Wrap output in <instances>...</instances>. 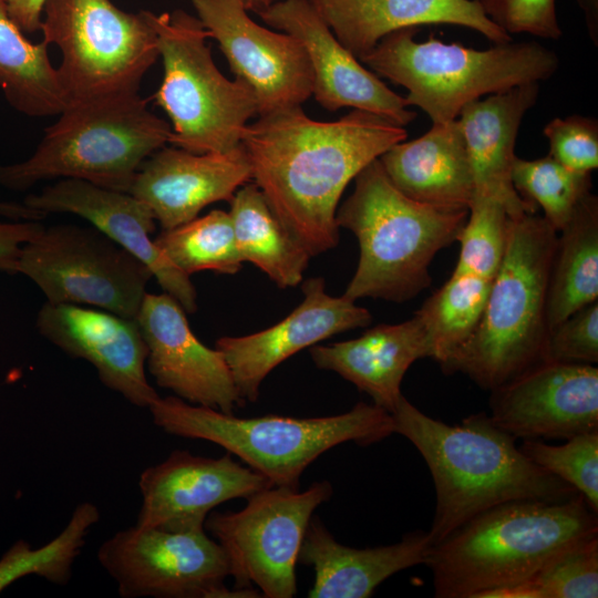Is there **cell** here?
Listing matches in <instances>:
<instances>
[{
	"instance_id": "6da1fadb",
	"label": "cell",
	"mask_w": 598,
	"mask_h": 598,
	"mask_svg": "<svg viewBox=\"0 0 598 598\" xmlns=\"http://www.w3.org/2000/svg\"><path fill=\"white\" fill-rule=\"evenodd\" d=\"M406 137L404 126L367 111L319 122L293 106L247 124L240 144L272 213L312 257L338 245L336 213L348 184Z\"/></svg>"
},
{
	"instance_id": "7a4b0ae2",
	"label": "cell",
	"mask_w": 598,
	"mask_h": 598,
	"mask_svg": "<svg viewBox=\"0 0 598 598\" xmlns=\"http://www.w3.org/2000/svg\"><path fill=\"white\" fill-rule=\"evenodd\" d=\"M391 415L395 433L416 447L433 478L431 545L494 506L523 499L560 502L579 494L526 457L516 439L484 412L451 425L424 414L402 395Z\"/></svg>"
},
{
	"instance_id": "3957f363",
	"label": "cell",
	"mask_w": 598,
	"mask_h": 598,
	"mask_svg": "<svg viewBox=\"0 0 598 598\" xmlns=\"http://www.w3.org/2000/svg\"><path fill=\"white\" fill-rule=\"evenodd\" d=\"M582 495L494 506L430 546L424 565L437 598H485L513 586L574 543L598 534Z\"/></svg>"
},
{
	"instance_id": "277c9868",
	"label": "cell",
	"mask_w": 598,
	"mask_h": 598,
	"mask_svg": "<svg viewBox=\"0 0 598 598\" xmlns=\"http://www.w3.org/2000/svg\"><path fill=\"white\" fill-rule=\"evenodd\" d=\"M558 233L543 217H509L506 248L478 324L441 368L484 390L545 361L549 334L547 290Z\"/></svg>"
},
{
	"instance_id": "5b68a950",
	"label": "cell",
	"mask_w": 598,
	"mask_h": 598,
	"mask_svg": "<svg viewBox=\"0 0 598 598\" xmlns=\"http://www.w3.org/2000/svg\"><path fill=\"white\" fill-rule=\"evenodd\" d=\"M468 210H447L411 199L379 158L355 177L353 193L336 213L338 227L357 237L360 256L343 296L402 302L431 283L435 255L456 241Z\"/></svg>"
},
{
	"instance_id": "8992f818",
	"label": "cell",
	"mask_w": 598,
	"mask_h": 598,
	"mask_svg": "<svg viewBox=\"0 0 598 598\" xmlns=\"http://www.w3.org/2000/svg\"><path fill=\"white\" fill-rule=\"evenodd\" d=\"M148 409L164 432L215 443L274 486L292 489L299 488L305 470L330 448L346 442L370 445L395 433L391 413L364 402L320 417H237L178 396H159Z\"/></svg>"
},
{
	"instance_id": "52a82bcc",
	"label": "cell",
	"mask_w": 598,
	"mask_h": 598,
	"mask_svg": "<svg viewBox=\"0 0 598 598\" xmlns=\"http://www.w3.org/2000/svg\"><path fill=\"white\" fill-rule=\"evenodd\" d=\"M59 115L30 157L0 165V186L25 190L40 181L75 178L128 193L141 165L172 134L138 93L75 101Z\"/></svg>"
},
{
	"instance_id": "ba28073f",
	"label": "cell",
	"mask_w": 598,
	"mask_h": 598,
	"mask_svg": "<svg viewBox=\"0 0 598 598\" xmlns=\"http://www.w3.org/2000/svg\"><path fill=\"white\" fill-rule=\"evenodd\" d=\"M417 27L391 32L360 61L375 74L408 90L409 106L425 112L433 124L457 118L467 103L517 85L548 80L559 58L537 42L495 43L486 50L417 42Z\"/></svg>"
},
{
	"instance_id": "9c48e42d",
	"label": "cell",
	"mask_w": 598,
	"mask_h": 598,
	"mask_svg": "<svg viewBox=\"0 0 598 598\" xmlns=\"http://www.w3.org/2000/svg\"><path fill=\"white\" fill-rule=\"evenodd\" d=\"M146 12L163 62L154 100L172 123L168 144L196 154L240 146L248 120L257 115L252 90L218 70L206 43L209 32L197 17L183 10Z\"/></svg>"
},
{
	"instance_id": "30bf717a",
	"label": "cell",
	"mask_w": 598,
	"mask_h": 598,
	"mask_svg": "<svg viewBox=\"0 0 598 598\" xmlns=\"http://www.w3.org/2000/svg\"><path fill=\"white\" fill-rule=\"evenodd\" d=\"M40 30L61 51L58 70L71 103L138 93L159 58L147 12L111 0H47Z\"/></svg>"
},
{
	"instance_id": "8fae6325",
	"label": "cell",
	"mask_w": 598,
	"mask_h": 598,
	"mask_svg": "<svg viewBox=\"0 0 598 598\" xmlns=\"http://www.w3.org/2000/svg\"><path fill=\"white\" fill-rule=\"evenodd\" d=\"M333 493L328 481L299 491L269 486L247 499L237 512H213L205 528L223 547L237 589L252 585L267 598L297 592L296 566L315 511Z\"/></svg>"
},
{
	"instance_id": "7c38bea8",
	"label": "cell",
	"mask_w": 598,
	"mask_h": 598,
	"mask_svg": "<svg viewBox=\"0 0 598 598\" xmlns=\"http://www.w3.org/2000/svg\"><path fill=\"white\" fill-rule=\"evenodd\" d=\"M17 274L51 303L86 305L135 319L153 277L140 259L95 227H44L23 245Z\"/></svg>"
},
{
	"instance_id": "4fadbf2b",
	"label": "cell",
	"mask_w": 598,
	"mask_h": 598,
	"mask_svg": "<svg viewBox=\"0 0 598 598\" xmlns=\"http://www.w3.org/2000/svg\"><path fill=\"white\" fill-rule=\"evenodd\" d=\"M97 560L124 598L261 597L258 590L228 589L227 556L205 524L182 527L134 525L99 548Z\"/></svg>"
},
{
	"instance_id": "5bb4252c",
	"label": "cell",
	"mask_w": 598,
	"mask_h": 598,
	"mask_svg": "<svg viewBox=\"0 0 598 598\" xmlns=\"http://www.w3.org/2000/svg\"><path fill=\"white\" fill-rule=\"evenodd\" d=\"M197 18L257 101V115L301 106L312 95L307 52L291 34L261 27L241 0H192Z\"/></svg>"
},
{
	"instance_id": "9a60e30c",
	"label": "cell",
	"mask_w": 598,
	"mask_h": 598,
	"mask_svg": "<svg viewBox=\"0 0 598 598\" xmlns=\"http://www.w3.org/2000/svg\"><path fill=\"white\" fill-rule=\"evenodd\" d=\"M491 419L523 440L598 432V368L543 361L493 389Z\"/></svg>"
},
{
	"instance_id": "2e32d148",
	"label": "cell",
	"mask_w": 598,
	"mask_h": 598,
	"mask_svg": "<svg viewBox=\"0 0 598 598\" xmlns=\"http://www.w3.org/2000/svg\"><path fill=\"white\" fill-rule=\"evenodd\" d=\"M257 14L271 28L291 34L302 44L312 71V94L326 110L353 107L401 126L416 117V113L408 109L405 97L388 87L340 43L308 0L276 1Z\"/></svg>"
},
{
	"instance_id": "e0dca14e",
	"label": "cell",
	"mask_w": 598,
	"mask_h": 598,
	"mask_svg": "<svg viewBox=\"0 0 598 598\" xmlns=\"http://www.w3.org/2000/svg\"><path fill=\"white\" fill-rule=\"evenodd\" d=\"M135 320L157 385L188 403L228 414L245 404L224 355L195 337L175 298L146 292Z\"/></svg>"
},
{
	"instance_id": "ac0fdd59",
	"label": "cell",
	"mask_w": 598,
	"mask_h": 598,
	"mask_svg": "<svg viewBox=\"0 0 598 598\" xmlns=\"http://www.w3.org/2000/svg\"><path fill=\"white\" fill-rule=\"evenodd\" d=\"M302 291V302L280 322L259 332L216 341L215 348L224 355L245 401H257L266 377L295 353L372 321L371 313L354 301L330 296L322 278L306 280Z\"/></svg>"
},
{
	"instance_id": "d6986e66",
	"label": "cell",
	"mask_w": 598,
	"mask_h": 598,
	"mask_svg": "<svg viewBox=\"0 0 598 598\" xmlns=\"http://www.w3.org/2000/svg\"><path fill=\"white\" fill-rule=\"evenodd\" d=\"M37 328L69 355L91 363L100 381L133 405L148 409L159 398L146 379L147 348L135 319L47 301L39 310Z\"/></svg>"
},
{
	"instance_id": "ffe728a7",
	"label": "cell",
	"mask_w": 598,
	"mask_h": 598,
	"mask_svg": "<svg viewBox=\"0 0 598 598\" xmlns=\"http://www.w3.org/2000/svg\"><path fill=\"white\" fill-rule=\"evenodd\" d=\"M142 506L136 525L182 527L205 524L217 505L274 486L264 475L236 462L230 453L204 457L173 451L145 468L138 480Z\"/></svg>"
},
{
	"instance_id": "44dd1931",
	"label": "cell",
	"mask_w": 598,
	"mask_h": 598,
	"mask_svg": "<svg viewBox=\"0 0 598 598\" xmlns=\"http://www.w3.org/2000/svg\"><path fill=\"white\" fill-rule=\"evenodd\" d=\"M23 203L45 215L70 213L84 218L146 265L162 289L185 312L196 311V290L189 276L175 267L151 239L156 219L150 207L131 193L61 178L40 193L28 195Z\"/></svg>"
},
{
	"instance_id": "7402d4cb",
	"label": "cell",
	"mask_w": 598,
	"mask_h": 598,
	"mask_svg": "<svg viewBox=\"0 0 598 598\" xmlns=\"http://www.w3.org/2000/svg\"><path fill=\"white\" fill-rule=\"evenodd\" d=\"M250 178L241 144L227 153L205 154L164 146L141 165L128 193L167 230L193 220L209 204L230 202Z\"/></svg>"
},
{
	"instance_id": "603a6c76",
	"label": "cell",
	"mask_w": 598,
	"mask_h": 598,
	"mask_svg": "<svg viewBox=\"0 0 598 598\" xmlns=\"http://www.w3.org/2000/svg\"><path fill=\"white\" fill-rule=\"evenodd\" d=\"M538 95V82L517 85L467 103L457 116L472 167L474 196L497 198L509 217L536 210V205L516 192L512 168L519 126Z\"/></svg>"
},
{
	"instance_id": "cb8c5ba5",
	"label": "cell",
	"mask_w": 598,
	"mask_h": 598,
	"mask_svg": "<svg viewBox=\"0 0 598 598\" xmlns=\"http://www.w3.org/2000/svg\"><path fill=\"white\" fill-rule=\"evenodd\" d=\"M308 1L358 60L389 33L423 24L465 27L495 43L512 41V35L485 14L478 0Z\"/></svg>"
},
{
	"instance_id": "d4e9b609",
	"label": "cell",
	"mask_w": 598,
	"mask_h": 598,
	"mask_svg": "<svg viewBox=\"0 0 598 598\" xmlns=\"http://www.w3.org/2000/svg\"><path fill=\"white\" fill-rule=\"evenodd\" d=\"M430 546L427 532L415 530L391 545L349 547L340 544L319 517L312 516L298 563L313 569L310 598H368L392 575L424 564Z\"/></svg>"
},
{
	"instance_id": "484cf974",
	"label": "cell",
	"mask_w": 598,
	"mask_h": 598,
	"mask_svg": "<svg viewBox=\"0 0 598 598\" xmlns=\"http://www.w3.org/2000/svg\"><path fill=\"white\" fill-rule=\"evenodd\" d=\"M310 354L317 368L338 373L391 413L403 395L406 371L416 360L430 358V347L414 315L401 323L378 324L355 339L316 344Z\"/></svg>"
},
{
	"instance_id": "4316f807",
	"label": "cell",
	"mask_w": 598,
	"mask_h": 598,
	"mask_svg": "<svg viewBox=\"0 0 598 598\" xmlns=\"http://www.w3.org/2000/svg\"><path fill=\"white\" fill-rule=\"evenodd\" d=\"M379 161L393 185L411 199L441 209L468 210L474 179L457 118L394 144Z\"/></svg>"
},
{
	"instance_id": "83f0119b",
	"label": "cell",
	"mask_w": 598,
	"mask_h": 598,
	"mask_svg": "<svg viewBox=\"0 0 598 598\" xmlns=\"http://www.w3.org/2000/svg\"><path fill=\"white\" fill-rule=\"evenodd\" d=\"M598 298V198L591 192L558 231L547 290L549 331Z\"/></svg>"
},
{
	"instance_id": "f1b7e54d",
	"label": "cell",
	"mask_w": 598,
	"mask_h": 598,
	"mask_svg": "<svg viewBox=\"0 0 598 598\" xmlns=\"http://www.w3.org/2000/svg\"><path fill=\"white\" fill-rule=\"evenodd\" d=\"M229 203L241 260L257 266L279 288L299 285L310 255L278 220L258 186L246 183Z\"/></svg>"
},
{
	"instance_id": "f546056e",
	"label": "cell",
	"mask_w": 598,
	"mask_h": 598,
	"mask_svg": "<svg viewBox=\"0 0 598 598\" xmlns=\"http://www.w3.org/2000/svg\"><path fill=\"white\" fill-rule=\"evenodd\" d=\"M48 43H32L0 0V87L8 103L28 116L60 114L71 104Z\"/></svg>"
},
{
	"instance_id": "4dcf8cb0",
	"label": "cell",
	"mask_w": 598,
	"mask_h": 598,
	"mask_svg": "<svg viewBox=\"0 0 598 598\" xmlns=\"http://www.w3.org/2000/svg\"><path fill=\"white\" fill-rule=\"evenodd\" d=\"M492 280L452 272L414 313L425 331L430 358L441 367L470 339L482 317Z\"/></svg>"
},
{
	"instance_id": "1f68e13d",
	"label": "cell",
	"mask_w": 598,
	"mask_h": 598,
	"mask_svg": "<svg viewBox=\"0 0 598 598\" xmlns=\"http://www.w3.org/2000/svg\"><path fill=\"white\" fill-rule=\"evenodd\" d=\"M154 243L187 276L203 270L234 275L244 262L229 213L218 209L163 230Z\"/></svg>"
},
{
	"instance_id": "d6a6232c",
	"label": "cell",
	"mask_w": 598,
	"mask_h": 598,
	"mask_svg": "<svg viewBox=\"0 0 598 598\" xmlns=\"http://www.w3.org/2000/svg\"><path fill=\"white\" fill-rule=\"evenodd\" d=\"M99 520V508L84 502L75 507L62 532L45 545L32 548L25 540H18L0 558V594L14 581L30 575L54 585H66L85 538Z\"/></svg>"
},
{
	"instance_id": "836d02e7",
	"label": "cell",
	"mask_w": 598,
	"mask_h": 598,
	"mask_svg": "<svg viewBox=\"0 0 598 598\" xmlns=\"http://www.w3.org/2000/svg\"><path fill=\"white\" fill-rule=\"evenodd\" d=\"M598 534L563 549L524 580L485 598H597Z\"/></svg>"
},
{
	"instance_id": "e575fe53",
	"label": "cell",
	"mask_w": 598,
	"mask_h": 598,
	"mask_svg": "<svg viewBox=\"0 0 598 598\" xmlns=\"http://www.w3.org/2000/svg\"><path fill=\"white\" fill-rule=\"evenodd\" d=\"M512 183L522 198L542 207L543 217L558 233L590 193L591 175L570 171L549 154L537 159L516 156Z\"/></svg>"
},
{
	"instance_id": "d590c367",
	"label": "cell",
	"mask_w": 598,
	"mask_h": 598,
	"mask_svg": "<svg viewBox=\"0 0 598 598\" xmlns=\"http://www.w3.org/2000/svg\"><path fill=\"white\" fill-rule=\"evenodd\" d=\"M509 215L505 205L489 196H474L467 219L456 240L460 254L453 272L492 280L502 262Z\"/></svg>"
},
{
	"instance_id": "8d00e7d4",
	"label": "cell",
	"mask_w": 598,
	"mask_h": 598,
	"mask_svg": "<svg viewBox=\"0 0 598 598\" xmlns=\"http://www.w3.org/2000/svg\"><path fill=\"white\" fill-rule=\"evenodd\" d=\"M523 454L574 487L598 513V432L575 435L564 444L524 440Z\"/></svg>"
},
{
	"instance_id": "74e56055",
	"label": "cell",
	"mask_w": 598,
	"mask_h": 598,
	"mask_svg": "<svg viewBox=\"0 0 598 598\" xmlns=\"http://www.w3.org/2000/svg\"><path fill=\"white\" fill-rule=\"evenodd\" d=\"M549 155L570 171L591 173L598 167V121L570 115L555 117L544 130Z\"/></svg>"
},
{
	"instance_id": "f35d334b",
	"label": "cell",
	"mask_w": 598,
	"mask_h": 598,
	"mask_svg": "<svg viewBox=\"0 0 598 598\" xmlns=\"http://www.w3.org/2000/svg\"><path fill=\"white\" fill-rule=\"evenodd\" d=\"M545 361L598 362L597 301L576 310L549 331Z\"/></svg>"
},
{
	"instance_id": "ab89813d",
	"label": "cell",
	"mask_w": 598,
	"mask_h": 598,
	"mask_svg": "<svg viewBox=\"0 0 598 598\" xmlns=\"http://www.w3.org/2000/svg\"><path fill=\"white\" fill-rule=\"evenodd\" d=\"M485 14L509 35L561 37L556 0H478Z\"/></svg>"
},
{
	"instance_id": "60d3db41",
	"label": "cell",
	"mask_w": 598,
	"mask_h": 598,
	"mask_svg": "<svg viewBox=\"0 0 598 598\" xmlns=\"http://www.w3.org/2000/svg\"><path fill=\"white\" fill-rule=\"evenodd\" d=\"M44 226L40 220H11L0 217V271L17 274L20 251Z\"/></svg>"
},
{
	"instance_id": "b9f144b4",
	"label": "cell",
	"mask_w": 598,
	"mask_h": 598,
	"mask_svg": "<svg viewBox=\"0 0 598 598\" xmlns=\"http://www.w3.org/2000/svg\"><path fill=\"white\" fill-rule=\"evenodd\" d=\"M9 16L22 32L35 33L41 29L47 0H3Z\"/></svg>"
},
{
	"instance_id": "7bdbcfd3",
	"label": "cell",
	"mask_w": 598,
	"mask_h": 598,
	"mask_svg": "<svg viewBox=\"0 0 598 598\" xmlns=\"http://www.w3.org/2000/svg\"><path fill=\"white\" fill-rule=\"evenodd\" d=\"M0 217L11 220H42L47 215L28 207L23 202H7L0 199Z\"/></svg>"
},
{
	"instance_id": "ee69618b",
	"label": "cell",
	"mask_w": 598,
	"mask_h": 598,
	"mask_svg": "<svg viewBox=\"0 0 598 598\" xmlns=\"http://www.w3.org/2000/svg\"><path fill=\"white\" fill-rule=\"evenodd\" d=\"M581 9L588 34L592 43L598 47V0H576Z\"/></svg>"
},
{
	"instance_id": "f6af8a7d",
	"label": "cell",
	"mask_w": 598,
	"mask_h": 598,
	"mask_svg": "<svg viewBox=\"0 0 598 598\" xmlns=\"http://www.w3.org/2000/svg\"><path fill=\"white\" fill-rule=\"evenodd\" d=\"M241 1L247 10H251L257 13L258 11H261L268 8L270 4H272L277 0H241Z\"/></svg>"
}]
</instances>
